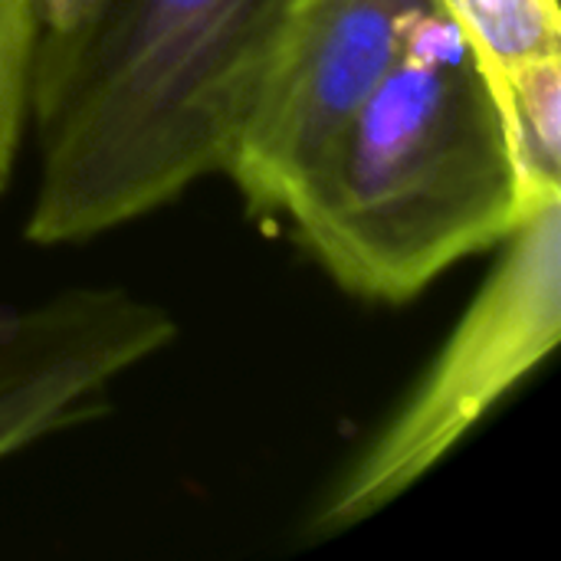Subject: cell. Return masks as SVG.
Returning <instances> with one entry per match:
<instances>
[{"label": "cell", "instance_id": "7a4b0ae2", "mask_svg": "<svg viewBox=\"0 0 561 561\" xmlns=\"http://www.w3.org/2000/svg\"><path fill=\"white\" fill-rule=\"evenodd\" d=\"M542 197L523 174L493 69L460 20L427 0L283 220L348 296L401 306L496 250Z\"/></svg>", "mask_w": 561, "mask_h": 561}, {"label": "cell", "instance_id": "5b68a950", "mask_svg": "<svg viewBox=\"0 0 561 561\" xmlns=\"http://www.w3.org/2000/svg\"><path fill=\"white\" fill-rule=\"evenodd\" d=\"M178 325L118 286L62 289L0 322V460L108 411V388Z\"/></svg>", "mask_w": 561, "mask_h": 561}, {"label": "cell", "instance_id": "52a82bcc", "mask_svg": "<svg viewBox=\"0 0 561 561\" xmlns=\"http://www.w3.org/2000/svg\"><path fill=\"white\" fill-rule=\"evenodd\" d=\"M36 0H0V194L30 125Z\"/></svg>", "mask_w": 561, "mask_h": 561}, {"label": "cell", "instance_id": "3957f363", "mask_svg": "<svg viewBox=\"0 0 561 561\" xmlns=\"http://www.w3.org/2000/svg\"><path fill=\"white\" fill-rule=\"evenodd\" d=\"M404 401L316 503L306 536L335 539L411 493L561 339V194L542 197Z\"/></svg>", "mask_w": 561, "mask_h": 561}, {"label": "cell", "instance_id": "8992f818", "mask_svg": "<svg viewBox=\"0 0 561 561\" xmlns=\"http://www.w3.org/2000/svg\"><path fill=\"white\" fill-rule=\"evenodd\" d=\"M467 30L496 82L561 59L559 0H440Z\"/></svg>", "mask_w": 561, "mask_h": 561}, {"label": "cell", "instance_id": "277c9868", "mask_svg": "<svg viewBox=\"0 0 561 561\" xmlns=\"http://www.w3.org/2000/svg\"><path fill=\"white\" fill-rule=\"evenodd\" d=\"M427 0H293L224 174L253 217H283L335 131L401 53Z\"/></svg>", "mask_w": 561, "mask_h": 561}, {"label": "cell", "instance_id": "6da1fadb", "mask_svg": "<svg viewBox=\"0 0 561 561\" xmlns=\"http://www.w3.org/2000/svg\"><path fill=\"white\" fill-rule=\"evenodd\" d=\"M293 0H36L26 240L141 220L224 168Z\"/></svg>", "mask_w": 561, "mask_h": 561}]
</instances>
